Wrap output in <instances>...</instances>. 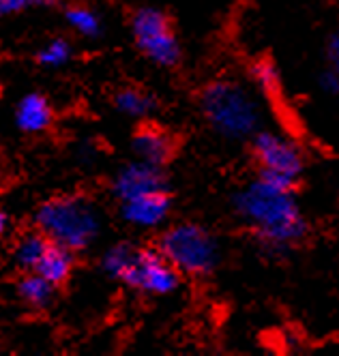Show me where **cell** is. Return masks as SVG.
<instances>
[{"instance_id":"6da1fadb","label":"cell","mask_w":339,"mask_h":356,"mask_svg":"<svg viewBox=\"0 0 339 356\" xmlns=\"http://www.w3.org/2000/svg\"><path fill=\"white\" fill-rule=\"evenodd\" d=\"M232 213L267 260H285L309 238L311 225L297 191L275 187L258 174L232 193Z\"/></svg>"},{"instance_id":"ffe728a7","label":"cell","mask_w":339,"mask_h":356,"mask_svg":"<svg viewBox=\"0 0 339 356\" xmlns=\"http://www.w3.org/2000/svg\"><path fill=\"white\" fill-rule=\"evenodd\" d=\"M61 0H0V19H7L13 15H19L31 9H41V7H56Z\"/></svg>"},{"instance_id":"5b68a950","label":"cell","mask_w":339,"mask_h":356,"mask_svg":"<svg viewBox=\"0 0 339 356\" xmlns=\"http://www.w3.org/2000/svg\"><path fill=\"white\" fill-rule=\"evenodd\" d=\"M249 142L258 165V176L275 187L299 191L307 168L305 150L288 136L273 129H258Z\"/></svg>"},{"instance_id":"7402d4cb","label":"cell","mask_w":339,"mask_h":356,"mask_svg":"<svg viewBox=\"0 0 339 356\" xmlns=\"http://www.w3.org/2000/svg\"><path fill=\"white\" fill-rule=\"evenodd\" d=\"M324 54H326V65L339 69V35L331 33L324 45Z\"/></svg>"},{"instance_id":"44dd1931","label":"cell","mask_w":339,"mask_h":356,"mask_svg":"<svg viewBox=\"0 0 339 356\" xmlns=\"http://www.w3.org/2000/svg\"><path fill=\"white\" fill-rule=\"evenodd\" d=\"M318 84H320L322 92L335 97L339 92V69L326 65V69L318 75Z\"/></svg>"},{"instance_id":"30bf717a","label":"cell","mask_w":339,"mask_h":356,"mask_svg":"<svg viewBox=\"0 0 339 356\" xmlns=\"http://www.w3.org/2000/svg\"><path fill=\"white\" fill-rule=\"evenodd\" d=\"M132 152L140 161L157 168H168L178 152V142L164 127L150 120H142L132 136Z\"/></svg>"},{"instance_id":"4fadbf2b","label":"cell","mask_w":339,"mask_h":356,"mask_svg":"<svg viewBox=\"0 0 339 356\" xmlns=\"http://www.w3.org/2000/svg\"><path fill=\"white\" fill-rule=\"evenodd\" d=\"M75 264H77V253H73L71 249H67L63 245L49 243L47 249L43 251L39 264L35 266V270L41 277H45L52 286H56L61 290L73 277Z\"/></svg>"},{"instance_id":"e0dca14e","label":"cell","mask_w":339,"mask_h":356,"mask_svg":"<svg viewBox=\"0 0 339 356\" xmlns=\"http://www.w3.org/2000/svg\"><path fill=\"white\" fill-rule=\"evenodd\" d=\"M136 251H138V245L129 243V241H116L112 243L110 247H106V251L101 253L99 258V268L101 273L106 275L112 282H123L129 266L134 264V258H136Z\"/></svg>"},{"instance_id":"277c9868","label":"cell","mask_w":339,"mask_h":356,"mask_svg":"<svg viewBox=\"0 0 339 356\" xmlns=\"http://www.w3.org/2000/svg\"><path fill=\"white\" fill-rule=\"evenodd\" d=\"M155 247L182 277L191 279L211 277L223 258L217 234L198 221L170 223L161 230Z\"/></svg>"},{"instance_id":"3957f363","label":"cell","mask_w":339,"mask_h":356,"mask_svg":"<svg viewBox=\"0 0 339 356\" xmlns=\"http://www.w3.org/2000/svg\"><path fill=\"white\" fill-rule=\"evenodd\" d=\"M198 108L211 131L228 142H247L262 129V108L255 92L237 80L208 82L198 95Z\"/></svg>"},{"instance_id":"52a82bcc","label":"cell","mask_w":339,"mask_h":356,"mask_svg":"<svg viewBox=\"0 0 339 356\" xmlns=\"http://www.w3.org/2000/svg\"><path fill=\"white\" fill-rule=\"evenodd\" d=\"M120 284L148 296H170L180 288L182 275L161 256L155 245H138L134 264L129 266Z\"/></svg>"},{"instance_id":"603a6c76","label":"cell","mask_w":339,"mask_h":356,"mask_svg":"<svg viewBox=\"0 0 339 356\" xmlns=\"http://www.w3.org/2000/svg\"><path fill=\"white\" fill-rule=\"evenodd\" d=\"M7 230H9V215L3 207H0V241H3Z\"/></svg>"},{"instance_id":"7c38bea8","label":"cell","mask_w":339,"mask_h":356,"mask_svg":"<svg viewBox=\"0 0 339 356\" xmlns=\"http://www.w3.org/2000/svg\"><path fill=\"white\" fill-rule=\"evenodd\" d=\"M112 106L120 116L134 118V120H148L159 110V99L150 90H144L140 86H123L112 95Z\"/></svg>"},{"instance_id":"ba28073f","label":"cell","mask_w":339,"mask_h":356,"mask_svg":"<svg viewBox=\"0 0 339 356\" xmlns=\"http://www.w3.org/2000/svg\"><path fill=\"white\" fill-rule=\"evenodd\" d=\"M166 189H170V178L166 174V168L150 165L140 159L123 163L110 181V193L116 202Z\"/></svg>"},{"instance_id":"d6986e66","label":"cell","mask_w":339,"mask_h":356,"mask_svg":"<svg viewBox=\"0 0 339 356\" xmlns=\"http://www.w3.org/2000/svg\"><path fill=\"white\" fill-rule=\"evenodd\" d=\"M249 78H251V84L267 99H277L283 90L281 71L273 58H267V56L258 58L249 69Z\"/></svg>"},{"instance_id":"9a60e30c","label":"cell","mask_w":339,"mask_h":356,"mask_svg":"<svg viewBox=\"0 0 339 356\" xmlns=\"http://www.w3.org/2000/svg\"><path fill=\"white\" fill-rule=\"evenodd\" d=\"M15 294L26 307L43 312L54 305V300L58 296V288L52 286L37 270H26L15 282Z\"/></svg>"},{"instance_id":"8992f818","label":"cell","mask_w":339,"mask_h":356,"mask_svg":"<svg viewBox=\"0 0 339 356\" xmlns=\"http://www.w3.org/2000/svg\"><path fill=\"white\" fill-rule=\"evenodd\" d=\"M129 29L140 54L159 69H174L182 60V47L170 15L155 5H142L129 17Z\"/></svg>"},{"instance_id":"ac0fdd59","label":"cell","mask_w":339,"mask_h":356,"mask_svg":"<svg viewBox=\"0 0 339 356\" xmlns=\"http://www.w3.org/2000/svg\"><path fill=\"white\" fill-rule=\"evenodd\" d=\"M73 56H75V45H73V41L69 37H65V35H56V37L47 39L37 49L35 60H37L39 67L54 71V69L67 67L73 60Z\"/></svg>"},{"instance_id":"5bb4252c","label":"cell","mask_w":339,"mask_h":356,"mask_svg":"<svg viewBox=\"0 0 339 356\" xmlns=\"http://www.w3.org/2000/svg\"><path fill=\"white\" fill-rule=\"evenodd\" d=\"M63 19L73 35L86 41H99L106 35V19L103 15L84 3H69L63 7Z\"/></svg>"},{"instance_id":"7a4b0ae2","label":"cell","mask_w":339,"mask_h":356,"mask_svg":"<svg viewBox=\"0 0 339 356\" xmlns=\"http://www.w3.org/2000/svg\"><path fill=\"white\" fill-rule=\"evenodd\" d=\"M106 217L99 202L86 191L56 193L33 213V227L47 236L49 243L63 245L73 253H84L95 247L103 234Z\"/></svg>"},{"instance_id":"2e32d148","label":"cell","mask_w":339,"mask_h":356,"mask_svg":"<svg viewBox=\"0 0 339 356\" xmlns=\"http://www.w3.org/2000/svg\"><path fill=\"white\" fill-rule=\"evenodd\" d=\"M49 241L45 234H41L37 227L24 232L15 238L13 247H11V262L15 268H19L22 273L26 270H35V266L39 264L43 251L47 249Z\"/></svg>"},{"instance_id":"9c48e42d","label":"cell","mask_w":339,"mask_h":356,"mask_svg":"<svg viewBox=\"0 0 339 356\" xmlns=\"http://www.w3.org/2000/svg\"><path fill=\"white\" fill-rule=\"evenodd\" d=\"M174 211V197L172 191H152L132 200L118 202V217L136 227V230H157L164 223L170 221Z\"/></svg>"},{"instance_id":"8fae6325","label":"cell","mask_w":339,"mask_h":356,"mask_svg":"<svg viewBox=\"0 0 339 356\" xmlns=\"http://www.w3.org/2000/svg\"><path fill=\"white\" fill-rule=\"evenodd\" d=\"M13 122L24 136H41L54 124V108L47 95L31 90L17 99L13 110Z\"/></svg>"}]
</instances>
